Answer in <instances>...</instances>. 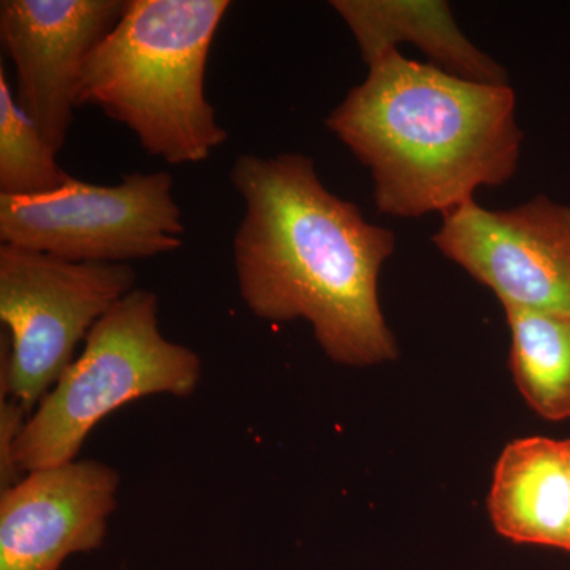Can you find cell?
Returning a JSON list of instances; mask_svg holds the SVG:
<instances>
[{
	"label": "cell",
	"instance_id": "8992f818",
	"mask_svg": "<svg viewBox=\"0 0 570 570\" xmlns=\"http://www.w3.org/2000/svg\"><path fill=\"white\" fill-rule=\"evenodd\" d=\"M168 171H134L116 184L71 178L36 197L0 195V242L77 264H119L170 254L186 227Z\"/></svg>",
	"mask_w": 570,
	"mask_h": 570
},
{
	"label": "cell",
	"instance_id": "30bf717a",
	"mask_svg": "<svg viewBox=\"0 0 570 570\" xmlns=\"http://www.w3.org/2000/svg\"><path fill=\"white\" fill-rule=\"evenodd\" d=\"M366 66L397 45L419 48L431 66L463 80L509 85L508 71L464 36L442 0H333Z\"/></svg>",
	"mask_w": 570,
	"mask_h": 570
},
{
	"label": "cell",
	"instance_id": "277c9868",
	"mask_svg": "<svg viewBox=\"0 0 570 570\" xmlns=\"http://www.w3.org/2000/svg\"><path fill=\"white\" fill-rule=\"evenodd\" d=\"M200 377L197 352L160 332L157 295L134 288L92 326L81 355L24 423L14 464L28 474L71 463L116 409L145 396H190Z\"/></svg>",
	"mask_w": 570,
	"mask_h": 570
},
{
	"label": "cell",
	"instance_id": "7a4b0ae2",
	"mask_svg": "<svg viewBox=\"0 0 570 570\" xmlns=\"http://www.w3.org/2000/svg\"><path fill=\"white\" fill-rule=\"evenodd\" d=\"M325 127L365 165L385 216H441L504 186L519 170L523 130L510 85L463 80L400 50L367 66Z\"/></svg>",
	"mask_w": 570,
	"mask_h": 570
},
{
	"label": "cell",
	"instance_id": "5bb4252c",
	"mask_svg": "<svg viewBox=\"0 0 570 570\" xmlns=\"http://www.w3.org/2000/svg\"><path fill=\"white\" fill-rule=\"evenodd\" d=\"M566 459H568L569 483H570V439L564 441ZM569 553H570V539H569Z\"/></svg>",
	"mask_w": 570,
	"mask_h": 570
},
{
	"label": "cell",
	"instance_id": "6da1fadb",
	"mask_svg": "<svg viewBox=\"0 0 570 570\" xmlns=\"http://www.w3.org/2000/svg\"><path fill=\"white\" fill-rule=\"evenodd\" d=\"M230 181L245 202L234 236L243 302L262 321H305L332 362L366 367L397 356L379 302L389 228L330 193L305 154H242Z\"/></svg>",
	"mask_w": 570,
	"mask_h": 570
},
{
	"label": "cell",
	"instance_id": "5b68a950",
	"mask_svg": "<svg viewBox=\"0 0 570 570\" xmlns=\"http://www.w3.org/2000/svg\"><path fill=\"white\" fill-rule=\"evenodd\" d=\"M135 284L130 265L77 264L0 246V321L11 337L10 351L2 348V397L26 414L36 411L73 362L78 344Z\"/></svg>",
	"mask_w": 570,
	"mask_h": 570
},
{
	"label": "cell",
	"instance_id": "7c38bea8",
	"mask_svg": "<svg viewBox=\"0 0 570 570\" xmlns=\"http://www.w3.org/2000/svg\"><path fill=\"white\" fill-rule=\"evenodd\" d=\"M510 370L528 406L547 420L570 419V311L504 303Z\"/></svg>",
	"mask_w": 570,
	"mask_h": 570
},
{
	"label": "cell",
	"instance_id": "52a82bcc",
	"mask_svg": "<svg viewBox=\"0 0 570 570\" xmlns=\"http://www.w3.org/2000/svg\"><path fill=\"white\" fill-rule=\"evenodd\" d=\"M439 253L499 303L570 311V206L535 195L508 209L472 202L442 216Z\"/></svg>",
	"mask_w": 570,
	"mask_h": 570
},
{
	"label": "cell",
	"instance_id": "4fadbf2b",
	"mask_svg": "<svg viewBox=\"0 0 570 570\" xmlns=\"http://www.w3.org/2000/svg\"><path fill=\"white\" fill-rule=\"evenodd\" d=\"M58 151L17 100L0 67V195L36 197L61 189L71 175Z\"/></svg>",
	"mask_w": 570,
	"mask_h": 570
},
{
	"label": "cell",
	"instance_id": "9c48e42d",
	"mask_svg": "<svg viewBox=\"0 0 570 570\" xmlns=\"http://www.w3.org/2000/svg\"><path fill=\"white\" fill-rule=\"evenodd\" d=\"M118 471L71 461L28 472L0 497V570H61L71 554L102 547Z\"/></svg>",
	"mask_w": 570,
	"mask_h": 570
},
{
	"label": "cell",
	"instance_id": "3957f363",
	"mask_svg": "<svg viewBox=\"0 0 570 570\" xmlns=\"http://www.w3.org/2000/svg\"><path fill=\"white\" fill-rule=\"evenodd\" d=\"M228 0H127L121 20L91 52L78 107L132 130L149 156L200 164L225 145L205 94L206 63Z\"/></svg>",
	"mask_w": 570,
	"mask_h": 570
},
{
	"label": "cell",
	"instance_id": "8fae6325",
	"mask_svg": "<svg viewBox=\"0 0 570 570\" xmlns=\"http://www.w3.org/2000/svg\"><path fill=\"white\" fill-rule=\"evenodd\" d=\"M489 512L502 538L568 551L570 483L564 441L535 436L510 442L494 468Z\"/></svg>",
	"mask_w": 570,
	"mask_h": 570
},
{
	"label": "cell",
	"instance_id": "ba28073f",
	"mask_svg": "<svg viewBox=\"0 0 570 570\" xmlns=\"http://www.w3.org/2000/svg\"><path fill=\"white\" fill-rule=\"evenodd\" d=\"M127 0H2L0 41L17 71V100L61 151L78 108V85Z\"/></svg>",
	"mask_w": 570,
	"mask_h": 570
}]
</instances>
